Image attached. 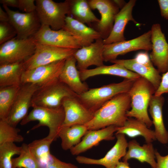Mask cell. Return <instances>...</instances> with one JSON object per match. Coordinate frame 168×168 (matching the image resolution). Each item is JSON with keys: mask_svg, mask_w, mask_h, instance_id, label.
<instances>
[{"mask_svg": "<svg viewBox=\"0 0 168 168\" xmlns=\"http://www.w3.org/2000/svg\"><path fill=\"white\" fill-rule=\"evenodd\" d=\"M131 103L128 92L119 94L96 111L93 119L85 125L88 130L99 129L112 125L122 127L128 118L126 114L131 108Z\"/></svg>", "mask_w": 168, "mask_h": 168, "instance_id": "cell-1", "label": "cell"}, {"mask_svg": "<svg viewBox=\"0 0 168 168\" xmlns=\"http://www.w3.org/2000/svg\"><path fill=\"white\" fill-rule=\"evenodd\" d=\"M156 90L147 79L140 77L135 80L128 92L131 100V108L127 113L128 117L136 119L150 128L152 120L147 112L149 103Z\"/></svg>", "mask_w": 168, "mask_h": 168, "instance_id": "cell-2", "label": "cell"}, {"mask_svg": "<svg viewBox=\"0 0 168 168\" xmlns=\"http://www.w3.org/2000/svg\"><path fill=\"white\" fill-rule=\"evenodd\" d=\"M135 80L124 79L120 82L89 89L79 95L78 98L89 110L94 113L115 96L121 93L128 92Z\"/></svg>", "mask_w": 168, "mask_h": 168, "instance_id": "cell-3", "label": "cell"}, {"mask_svg": "<svg viewBox=\"0 0 168 168\" xmlns=\"http://www.w3.org/2000/svg\"><path fill=\"white\" fill-rule=\"evenodd\" d=\"M64 118L65 112L62 106L55 108L34 106L20 124L24 125L32 121H38L39 123L31 130L42 126H47L49 129L48 136L55 141L58 137L59 132Z\"/></svg>", "mask_w": 168, "mask_h": 168, "instance_id": "cell-4", "label": "cell"}, {"mask_svg": "<svg viewBox=\"0 0 168 168\" xmlns=\"http://www.w3.org/2000/svg\"><path fill=\"white\" fill-rule=\"evenodd\" d=\"M78 96L58 80L40 87L33 95L31 107L57 108L62 106V101L65 98Z\"/></svg>", "mask_w": 168, "mask_h": 168, "instance_id": "cell-5", "label": "cell"}, {"mask_svg": "<svg viewBox=\"0 0 168 168\" xmlns=\"http://www.w3.org/2000/svg\"><path fill=\"white\" fill-rule=\"evenodd\" d=\"M36 12L41 26L52 30L62 29L67 15L70 14L69 0L57 2L52 0H35Z\"/></svg>", "mask_w": 168, "mask_h": 168, "instance_id": "cell-6", "label": "cell"}, {"mask_svg": "<svg viewBox=\"0 0 168 168\" xmlns=\"http://www.w3.org/2000/svg\"><path fill=\"white\" fill-rule=\"evenodd\" d=\"M36 42L33 37L21 39L16 36L0 45V65L23 62L34 53Z\"/></svg>", "mask_w": 168, "mask_h": 168, "instance_id": "cell-7", "label": "cell"}, {"mask_svg": "<svg viewBox=\"0 0 168 168\" xmlns=\"http://www.w3.org/2000/svg\"><path fill=\"white\" fill-rule=\"evenodd\" d=\"M33 37L37 43L58 47L78 49L87 45L81 37L63 29L54 30L46 26H41Z\"/></svg>", "mask_w": 168, "mask_h": 168, "instance_id": "cell-8", "label": "cell"}, {"mask_svg": "<svg viewBox=\"0 0 168 168\" xmlns=\"http://www.w3.org/2000/svg\"><path fill=\"white\" fill-rule=\"evenodd\" d=\"M77 49L56 47L36 42L34 54L24 61L25 69H30L66 59L73 55Z\"/></svg>", "mask_w": 168, "mask_h": 168, "instance_id": "cell-9", "label": "cell"}, {"mask_svg": "<svg viewBox=\"0 0 168 168\" xmlns=\"http://www.w3.org/2000/svg\"><path fill=\"white\" fill-rule=\"evenodd\" d=\"M110 62L122 65L128 70L146 79L153 85L156 91L159 86L161 76L153 66L146 52L138 53L134 58L116 59Z\"/></svg>", "mask_w": 168, "mask_h": 168, "instance_id": "cell-10", "label": "cell"}, {"mask_svg": "<svg viewBox=\"0 0 168 168\" xmlns=\"http://www.w3.org/2000/svg\"><path fill=\"white\" fill-rule=\"evenodd\" d=\"M151 30L135 38L128 40L105 44L103 57L104 61L111 62L119 55L139 50H152Z\"/></svg>", "mask_w": 168, "mask_h": 168, "instance_id": "cell-11", "label": "cell"}, {"mask_svg": "<svg viewBox=\"0 0 168 168\" xmlns=\"http://www.w3.org/2000/svg\"><path fill=\"white\" fill-rule=\"evenodd\" d=\"M3 8L8 14L9 22L16 30L19 39H26L33 37L41 25L36 11L30 13H21L12 10L5 5Z\"/></svg>", "mask_w": 168, "mask_h": 168, "instance_id": "cell-12", "label": "cell"}, {"mask_svg": "<svg viewBox=\"0 0 168 168\" xmlns=\"http://www.w3.org/2000/svg\"><path fill=\"white\" fill-rule=\"evenodd\" d=\"M39 87L38 85L31 83L21 86L7 120L9 124L16 127L27 116L30 107H31L33 95Z\"/></svg>", "mask_w": 168, "mask_h": 168, "instance_id": "cell-13", "label": "cell"}, {"mask_svg": "<svg viewBox=\"0 0 168 168\" xmlns=\"http://www.w3.org/2000/svg\"><path fill=\"white\" fill-rule=\"evenodd\" d=\"M150 30L152 48L150 59L159 72L163 74L168 71V43L160 24H154Z\"/></svg>", "mask_w": 168, "mask_h": 168, "instance_id": "cell-14", "label": "cell"}, {"mask_svg": "<svg viewBox=\"0 0 168 168\" xmlns=\"http://www.w3.org/2000/svg\"><path fill=\"white\" fill-rule=\"evenodd\" d=\"M65 59L26 70L21 78V85L31 83L40 87L58 80Z\"/></svg>", "mask_w": 168, "mask_h": 168, "instance_id": "cell-15", "label": "cell"}, {"mask_svg": "<svg viewBox=\"0 0 168 168\" xmlns=\"http://www.w3.org/2000/svg\"><path fill=\"white\" fill-rule=\"evenodd\" d=\"M62 106L65 112V118L61 127L85 125L94 117V113L82 103L78 96L65 98L62 101Z\"/></svg>", "mask_w": 168, "mask_h": 168, "instance_id": "cell-16", "label": "cell"}, {"mask_svg": "<svg viewBox=\"0 0 168 168\" xmlns=\"http://www.w3.org/2000/svg\"><path fill=\"white\" fill-rule=\"evenodd\" d=\"M100 38L90 44L78 49L73 54L79 71L88 69L91 66L99 67L104 65L103 53L105 44Z\"/></svg>", "mask_w": 168, "mask_h": 168, "instance_id": "cell-17", "label": "cell"}, {"mask_svg": "<svg viewBox=\"0 0 168 168\" xmlns=\"http://www.w3.org/2000/svg\"><path fill=\"white\" fill-rule=\"evenodd\" d=\"M88 1L91 9H97L101 15L97 27L102 38L105 39L112 30L115 17L119 11L120 8L114 0H90Z\"/></svg>", "mask_w": 168, "mask_h": 168, "instance_id": "cell-18", "label": "cell"}, {"mask_svg": "<svg viewBox=\"0 0 168 168\" xmlns=\"http://www.w3.org/2000/svg\"><path fill=\"white\" fill-rule=\"evenodd\" d=\"M117 141L114 145L103 158L94 159L82 156H77L76 159L80 164L102 165L105 168H115L119 160L125 155L128 142L125 135L115 134Z\"/></svg>", "mask_w": 168, "mask_h": 168, "instance_id": "cell-19", "label": "cell"}, {"mask_svg": "<svg viewBox=\"0 0 168 168\" xmlns=\"http://www.w3.org/2000/svg\"><path fill=\"white\" fill-rule=\"evenodd\" d=\"M136 1L130 0L116 15L114 25L109 36L103 40L105 44L122 41L126 40L124 32L125 26L128 22L132 21L138 26L142 24L137 22L132 15L133 8Z\"/></svg>", "mask_w": 168, "mask_h": 168, "instance_id": "cell-20", "label": "cell"}, {"mask_svg": "<svg viewBox=\"0 0 168 168\" xmlns=\"http://www.w3.org/2000/svg\"><path fill=\"white\" fill-rule=\"evenodd\" d=\"M117 128L112 125L99 129L88 130L81 142L70 149L71 154L78 155L97 145L102 141L114 140V133Z\"/></svg>", "mask_w": 168, "mask_h": 168, "instance_id": "cell-21", "label": "cell"}, {"mask_svg": "<svg viewBox=\"0 0 168 168\" xmlns=\"http://www.w3.org/2000/svg\"><path fill=\"white\" fill-rule=\"evenodd\" d=\"M76 63L73 55L66 59L58 80L79 95L89 89L87 85L82 81Z\"/></svg>", "mask_w": 168, "mask_h": 168, "instance_id": "cell-22", "label": "cell"}, {"mask_svg": "<svg viewBox=\"0 0 168 168\" xmlns=\"http://www.w3.org/2000/svg\"><path fill=\"white\" fill-rule=\"evenodd\" d=\"M164 102L165 98L162 95H154L149 105V111L155 127L156 139L163 144L168 142V131L165 127L163 117L162 107Z\"/></svg>", "mask_w": 168, "mask_h": 168, "instance_id": "cell-23", "label": "cell"}, {"mask_svg": "<svg viewBox=\"0 0 168 168\" xmlns=\"http://www.w3.org/2000/svg\"><path fill=\"white\" fill-rule=\"evenodd\" d=\"M128 150L122 158L123 161L128 162L131 158L138 160L141 162L149 164L152 168H156V165L155 160V150L152 143H146L142 146L135 140L128 142Z\"/></svg>", "mask_w": 168, "mask_h": 168, "instance_id": "cell-24", "label": "cell"}, {"mask_svg": "<svg viewBox=\"0 0 168 168\" xmlns=\"http://www.w3.org/2000/svg\"><path fill=\"white\" fill-rule=\"evenodd\" d=\"M79 72L81 79L83 82L90 77L101 75L115 76L134 80L141 77L122 65L117 63L109 66L104 65L93 69L79 71Z\"/></svg>", "mask_w": 168, "mask_h": 168, "instance_id": "cell-25", "label": "cell"}, {"mask_svg": "<svg viewBox=\"0 0 168 168\" xmlns=\"http://www.w3.org/2000/svg\"><path fill=\"white\" fill-rule=\"evenodd\" d=\"M119 133L130 138L142 136L147 143L156 140L154 130L150 129L143 122L133 118H128L123 126L118 127L115 134Z\"/></svg>", "mask_w": 168, "mask_h": 168, "instance_id": "cell-26", "label": "cell"}, {"mask_svg": "<svg viewBox=\"0 0 168 168\" xmlns=\"http://www.w3.org/2000/svg\"><path fill=\"white\" fill-rule=\"evenodd\" d=\"M62 29L73 36L82 38L87 45L102 38L99 31L69 16H67Z\"/></svg>", "mask_w": 168, "mask_h": 168, "instance_id": "cell-27", "label": "cell"}, {"mask_svg": "<svg viewBox=\"0 0 168 168\" xmlns=\"http://www.w3.org/2000/svg\"><path fill=\"white\" fill-rule=\"evenodd\" d=\"M24 61L0 65V87L21 85Z\"/></svg>", "mask_w": 168, "mask_h": 168, "instance_id": "cell-28", "label": "cell"}, {"mask_svg": "<svg viewBox=\"0 0 168 168\" xmlns=\"http://www.w3.org/2000/svg\"><path fill=\"white\" fill-rule=\"evenodd\" d=\"M88 131L85 125H74L62 127L59 132L58 137L61 140V146L65 150H70L78 144L81 138Z\"/></svg>", "mask_w": 168, "mask_h": 168, "instance_id": "cell-29", "label": "cell"}, {"mask_svg": "<svg viewBox=\"0 0 168 168\" xmlns=\"http://www.w3.org/2000/svg\"><path fill=\"white\" fill-rule=\"evenodd\" d=\"M70 14L80 22L87 24L98 23L100 20L91 11L88 1L86 0H69Z\"/></svg>", "mask_w": 168, "mask_h": 168, "instance_id": "cell-30", "label": "cell"}, {"mask_svg": "<svg viewBox=\"0 0 168 168\" xmlns=\"http://www.w3.org/2000/svg\"><path fill=\"white\" fill-rule=\"evenodd\" d=\"M53 141L47 136L43 138L35 140L28 144L31 151L42 166L44 163L47 166L51 161L52 155L50 152V147Z\"/></svg>", "mask_w": 168, "mask_h": 168, "instance_id": "cell-31", "label": "cell"}, {"mask_svg": "<svg viewBox=\"0 0 168 168\" xmlns=\"http://www.w3.org/2000/svg\"><path fill=\"white\" fill-rule=\"evenodd\" d=\"M20 86L0 87V119L7 120Z\"/></svg>", "mask_w": 168, "mask_h": 168, "instance_id": "cell-32", "label": "cell"}, {"mask_svg": "<svg viewBox=\"0 0 168 168\" xmlns=\"http://www.w3.org/2000/svg\"><path fill=\"white\" fill-rule=\"evenodd\" d=\"M19 156L12 160L13 168H43L31 151L28 144L23 143Z\"/></svg>", "mask_w": 168, "mask_h": 168, "instance_id": "cell-33", "label": "cell"}, {"mask_svg": "<svg viewBox=\"0 0 168 168\" xmlns=\"http://www.w3.org/2000/svg\"><path fill=\"white\" fill-rule=\"evenodd\" d=\"M19 129L8 123L6 120L0 119V145L8 142H20L24 140L19 134Z\"/></svg>", "mask_w": 168, "mask_h": 168, "instance_id": "cell-34", "label": "cell"}, {"mask_svg": "<svg viewBox=\"0 0 168 168\" xmlns=\"http://www.w3.org/2000/svg\"><path fill=\"white\" fill-rule=\"evenodd\" d=\"M21 147L14 143L8 142L0 145V168H13L12 157L19 155Z\"/></svg>", "mask_w": 168, "mask_h": 168, "instance_id": "cell-35", "label": "cell"}, {"mask_svg": "<svg viewBox=\"0 0 168 168\" xmlns=\"http://www.w3.org/2000/svg\"><path fill=\"white\" fill-rule=\"evenodd\" d=\"M17 35L16 30L9 22H0V44L10 40Z\"/></svg>", "mask_w": 168, "mask_h": 168, "instance_id": "cell-36", "label": "cell"}, {"mask_svg": "<svg viewBox=\"0 0 168 168\" xmlns=\"http://www.w3.org/2000/svg\"><path fill=\"white\" fill-rule=\"evenodd\" d=\"M18 8L25 13H30L35 11L36 9L35 0H19Z\"/></svg>", "mask_w": 168, "mask_h": 168, "instance_id": "cell-37", "label": "cell"}, {"mask_svg": "<svg viewBox=\"0 0 168 168\" xmlns=\"http://www.w3.org/2000/svg\"><path fill=\"white\" fill-rule=\"evenodd\" d=\"M46 168H78L72 163L63 161L52 155V160Z\"/></svg>", "mask_w": 168, "mask_h": 168, "instance_id": "cell-38", "label": "cell"}, {"mask_svg": "<svg viewBox=\"0 0 168 168\" xmlns=\"http://www.w3.org/2000/svg\"><path fill=\"white\" fill-rule=\"evenodd\" d=\"M168 93V71L162 74L160 84L156 91L154 95L156 96H160Z\"/></svg>", "mask_w": 168, "mask_h": 168, "instance_id": "cell-39", "label": "cell"}, {"mask_svg": "<svg viewBox=\"0 0 168 168\" xmlns=\"http://www.w3.org/2000/svg\"><path fill=\"white\" fill-rule=\"evenodd\" d=\"M156 165V168H168V154L163 156L156 149L155 151Z\"/></svg>", "mask_w": 168, "mask_h": 168, "instance_id": "cell-40", "label": "cell"}, {"mask_svg": "<svg viewBox=\"0 0 168 168\" xmlns=\"http://www.w3.org/2000/svg\"><path fill=\"white\" fill-rule=\"evenodd\" d=\"M161 16L168 20V0H158Z\"/></svg>", "mask_w": 168, "mask_h": 168, "instance_id": "cell-41", "label": "cell"}, {"mask_svg": "<svg viewBox=\"0 0 168 168\" xmlns=\"http://www.w3.org/2000/svg\"><path fill=\"white\" fill-rule=\"evenodd\" d=\"M0 2L2 5L9 7L18 8L19 0H0Z\"/></svg>", "mask_w": 168, "mask_h": 168, "instance_id": "cell-42", "label": "cell"}, {"mask_svg": "<svg viewBox=\"0 0 168 168\" xmlns=\"http://www.w3.org/2000/svg\"><path fill=\"white\" fill-rule=\"evenodd\" d=\"M0 22H9V17L8 14L5 11L0 7Z\"/></svg>", "mask_w": 168, "mask_h": 168, "instance_id": "cell-43", "label": "cell"}, {"mask_svg": "<svg viewBox=\"0 0 168 168\" xmlns=\"http://www.w3.org/2000/svg\"><path fill=\"white\" fill-rule=\"evenodd\" d=\"M115 168H130L128 162L119 161Z\"/></svg>", "mask_w": 168, "mask_h": 168, "instance_id": "cell-44", "label": "cell"}, {"mask_svg": "<svg viewBox=\"0 0 168 168\" xmlns=\"http://www.w3.org/2000/svg\"><path fill=\"white\" fill-rule=\"evenodd\" d=\"M114 2L120 8H122L126 4V3L124 0H114Z\"/></svg>", "mask_w": 168, "mask_h": 168, "instance_id": "cell-45", "label": "cell"}, {"mask_svg": "<svg viewBox=\"0 0 168 168\" xmlns=\"http://www.w3.org/2000/svg\"></svg>", "mask_w": 168, "mask_h": 168, "instance_id": "cell-46", "label": "cell"}]
</instances>
